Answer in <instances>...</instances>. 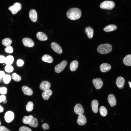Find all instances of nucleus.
I'll use <instances>...</instances> for the list:
<instances>
[{
  "label": "nucleus",
  "mask_w": 131,
  "mask_h": 131,
  "mask_svg": "<svg viewBox=\"0 0 131 131\" xmlns=\"http://www.w3.org/2000/svg\"><path fill=\"white\" fill-rule=\"evenodd\" d=\"M82 12L79 8H73L69 9L66 13V16L69 19L76 20L79 18L81 16Z\"/></svg>",
  "instance_id": "nucleus-1"
},
{
  "label": "nucleus",
  "mask_w": 131,
  "mask_h": 131,
  "mask_svg": "<svg viewBox=\"0 0 131 131\" xmlns=\"http://www.w3.org/2000/svg\"><path fill=\"white\" fill-rule=\"evenodd\" d=\"M112 49L111 45L108 43L104 44L99 45L97 48V51L102 54H105L110 52Z\"/></svg>",
  "instance_id": "nucleus-2"
},
{
  "label": "nucleus",
  "mask_w": 131,
  "mask_h": 131,
  "mask_svg": "<svg viewBox=\"0 0 131 131\" xmlns=\"http://www.w3.org/2000/svg\"><path fill=\"white\" fill-rule=\"evenodd\" d=\"M115 6V3L113 1L106 0L102 3L100 5V8L102 9L111 10Z\"/></svg>",
  "instance_id": "nucleus-3"
},
{
  "label": "nucleus",
  "mask_w": 131,
  "mask_h": 131,
  "mask_svg": "<svg viewBox=\"0 0 131 131\" xmlns=\"http://www.w3.org/2000/svg\"><path fill=\"white\" fill-rule=\"evenodd\" d=\"M21 5L19 3L16 2L13 6H10L8 8L9 10H11L12 14H16L18 11H20L21 8Z\"/></svg>",
  "instance_id": "nucleus-4"
},
{
  "label": "nucleus",
  "mask_w": 131,
  "mask_h": 131,
  "mask_svg": "<svg viewBox=\"0 0 131 131\" xmlns=\"http://www.w3.org/2000/svg\"><path fill=\"white\" fill-rule=\"evenodd\" d=\"M67 62L66 60H63L60 63L57 65L55 67V72L57 73L62 71L66 66Z\"/></svg>",
  "instance_id": "nucleus-5"
},
{
  "label": "nucleus",
  "mask_w": 131,
  "mask_h": 131,
  "mask_svg": "<svg viewBox=\"0 0 131 131\" xmlns=\"http://www.w3.org/2000/svg\"><path fill=\"white\" fill-rule=\"evenodd\" d=\"M23 45L25 46L28 47H32L34 46V43L31 39L28 38H24L22 40Z\"/></svg>",
  "instance_id": "nucleus-6"
},
{
  "label": "nucleus",
  "mask_w": 131,
  "mask_h": 131,
  "mask_svg": "<svg viewBox=\"0 0 131 131\" xmlns=\"http://www.w3.org/2000/svg\"><path fill=\"white\" fill-rule=\"evenodd\" d=\"M14 117V115L12 111H9L7 112L5 115L4 118L6 122L9 123L12 121Z\"/></svg>",
  "instance_id": "nucleus-7"
},
{
  "label": "nucleus",
  "mask_w": 131,
  "mask_h": 131,
  "mask_svg": "<svg viewBox=\"0 0 131 131\" xmlns=\"http://www.w3.org/2000/svg\"><path fill=\"white\" fill-rule=\"evenodd\" d=\"M94 85L97 89H100L103 85V82L100 78H97L93 79L92 81Z\"/></svg>",
  "instance_id": "nucleus-8"
},
{
  "label": "nucleus",
  "mask_w": 131,
  "mask_h": 131,
  "mask_svg": "<svg viewBox=\"0 0 131 131\" xmlns=\"http://www.w3.org/2000/svg\"><path fill=\"white\" fill-rule=\"evenodd\" d=\"M51 46L52 49L57 53L61 54L62 53V50L61 48L57 43L52 42L51 43Z\"/></svg>",
  "instance_id": "nucleus-9"
},
{
  "label": "nucleus",
  "mask_w": 131,
  "mask_h": 131,
  "mask_svg": "<svg viewBox=\"0 0 131 131\" xmlns=\"http://www.w3.org/2000/svg\"><path fill=\"white\" fill-rule=\"evenodd\" d=\"M75 113L79 115H83L84 113L83 108L82 105L79 104H76L74 108Z\"/></svg>",
  "instance_id": "nucleus-10"
},
{
  "label": "nucleus",
  "mask_w": 131,
  "mask_h": 131,
  "mask_svg": "<svg viewBox=\"0 0 131 131\" xmlns=\"http://www.w3.org/2000/svg\"><path fill=\"white\" fill-rule=\"evenodd\" d=\"M108 102L112 107L115 106L116 104V100L115 96L113 94L109 95L107 98Z\"/></svg>",
  "instance_id": "nucleus-11"
},
{
  "label": "nucleus",
  "mask_w": 131,
  "mask_h": 131,
  "mask_svg": "<svg viewBox=\"0 0 131 131\" xmlns=\"http://www.w3.org/2000/svg\"><path fill=\"white\" fill-rule=\"evenodd\" d=\"M50 86V84L49 82L47 81H43L40 83V88L41 90L44 91L49 89Z\"/></svg>",
  "instance_id": "nucleus-12"
},
{
  "label": "nucleus",
  "mask_w": 131,
  "mask_h": 131,
  "mask_svg": "<svg viewBox=\"0 0 131 131\" xmlns=\"http://www.w3.org/2000/svg\"><path fill=\"white\" fill-rule=\"evenodd\" d=\"M29 16L31 20L34 22L36 21L37 18V13L34 9H31L30 11Z\"/></svg>",
  "instance_id": "nucleus-13"
},
{
  "label": "nucleus",
  "mask_w": 131,
  "mask_h": 131,
  "mask_svg": "<svg viewBox=\"0 0 131 131\" xmlns=\"http://www.w3.org/2000/svg\"><path fill=\"white\" fill-rule=\"evenodd\" d=\"M125 80L123 77L120 76L116 79V83L117 86L120 89L123 88L124 86Z\"/></svg>",
  "instance_id": "nucleus-14"
},
{
  "label": "nucleus",
  "mask_w": 131,
  "mask_h": 131,
  "mask_svg": "<svg viewBox=\"0 0 131 131\" xmlns=\"http://www.w3.org/2000/svg\"><path fill=\"white\" fill-rule=\"evenodd\" d=\"M86 122V119L84 115H79L77 121L78 124L80 125H85Z\"/></svg>",
  "instance_id": "nucleus-15"
},
{
  "label": "nucleus",
  "mask_w": 131,
  "mask_h": 131,
  "mask_svg": "<svg viewBox=\"0 0 131 131\" xmlns=\"http://www.w3.org/2000/svg\"><path fill=\"white\" fill-rule=\"evenodd\" d=\"M111 65L107 63L102 64L100 66V71L103 72H106L109 71L111 69Z\"/></svg>",
  "instance_id": "nucleus-16"
},
{
  "label": "nucleus",
  "mask_w": 131,
  "mask_h": 131,
  "mask_svg": "<svg viewBox=\"0 0 131 131\" xmlns=\"http://www.w3.org/2000/svg\"><path fill=\"white\" fill-rule=\"evenodd\" d=\"M52 91L50 89L44 90L42 93V96L43 98L45 100H48L52 94Z\"/></svg>",
  "instance_id": "nucleus-17"
},
{
  "label": "nucleus",
  "mask_w": 131,
  "mask_h": 131,
  "mask_svg": "<svg viewBox=\"0 0 131 131\" xmlns=\"http://www.w3.org/2000/svg\"><path fill=\"white\" fill-rule=\"evenodd\" d=\"M22 90L24 93L25 95L30 96L33 94L32 90L28 87L24 86L22 88Z\"/></svg>",
  "instance_id": "nucleus-18"
},
{
  "label": "nucleus",
  "mask_w": 131,
  "mask_h": 131,
  "mask_svg": "<svg viewBox=\"0 0 131 131\" xmlns=\"http://www.w3.org/2000/svg\"><path fill=\"white\" fill-rule=\"evenodd\" d=\"M98 102L96 100H94L92 102V109L93 112L95 113H96L98 112Z\"/></svg>",
  "instance_id": "nucleus-19"
},
{
  "label": "nucleus",
  "mask_w": 131,
  "mask_h": 131,
  "mask_svg": "<svg viewBox=\"0 0 131 131\" xmlns=\"http://www.w3.org/2000/svg\"><path fill=\"white\" fill-rule=\"evenodd\" d=\"M85 31L89 38L91 39L93 37L94 31L92 28L90 26L87 27L85 28Z\"/></svg>",
  "instance_id": "nucleus-20"
},
{
  "label": "nucleus",
  "mask_w": 131,
  "mask_h": 131,
  "mask_svg": "<svg viewBox=\"0 0 131 131\" xmlns=\"http://www.w3.org/2000/svg\"><path fill=\"white\" fill-rule=\"evenodd\" d=\"M36 36L39 40L41 41H45L48 39L46 35L42 32H38L36 34Z\"/></svg>",
  "instance_id": "nucleus-21"
},
{
  "label": "nucleus",
  "mask_w": 131,
  "mask_h": 131,
  "mask_svg": "<svg viewBox=\"0 0 131 131\" xmlns=\"http://www.w3.org/2000/svg\"><path fill=\"white\" fill-rule=\"evenodd\" d=\"M123 62L125 65L131 66V54L128 55L125 57L123 59Z\"/></svg>",
  "instance_id": "nucleus-22"
},
{
  "label": "nucleus",
  "mask_w": 131,
  "mask_h": 131,
  "mask_svg": "<svg viewBox=\"0 0 131 131\" xmlns=\"http://www.w3.org/2000/svg\"><path fill=\"white\" fill-rule=\"evenodd\" d=\"M117 26L114 25H110L106 26L104 29V30L106 32L112 31L116 30L117 28Z\"/></svg>",
  "instance_id": "nucleus-23"
},
{
  "label": "nucleus",
  "mask_w": 131,
  "mask_h": 131,
  "mask_svg": "<svg viewBox=\"0 0 131 131\" xmlns=\"http://www.w3.org/2000/svg\"><path fill=\"white\" fill-rule=\"evenodd\" d=\"M41 60L44 62L49 63H51L53 61V59L52 57L47 54L43 55L42 57Z\"/></svg>",
  "instance_id": "nucleus-24"
},
{
  "label": "nucleus",
  "mask_w": 131,
  "mask_h": 131,
  "mask_svg": "<svg viewBox=\"0 0 131 131\" xmlns=\"http://www.w3.org/2000/svg\"><path fill=\"white\" fill-rule=\"evenodd\" d=\"M78 62L76 60L72 61L70 63V67L71 70L74 71L76 70L78 66Z\"/></svg>",
  "instance_id": "nucleus-25"
},
{
  "label": "nucleus",
  "mask_w": 131,
  "mask_h": 131,
  "mask_svg": "<svg viewBox=\"0 0 131 131\" xmlns=\"http://www.w3.org/2000/svg\"><path fill=\"white\" fill-rule=\"evenodd\" d=\"M28 124L30 126L32 127H37L38 125V122L37 119L35 117H33L28 123Z\"/></svg>",
  "instance_id": "nucleus-26"
},
{
  "label": "nucleus",
  "mask_w": 131,
  "mask_h": 131,
  "mask_svg": "<svg viewBox=\"0 0 131 131\" xmlns=\"http://www.w3.org/2000/svg\"><path fill=\"white\" fill-rule=\"evenodd\" d=\"M14 60L13 57L12 56L9 55L5 58V63L7 65H10L13 63Z\"/></svg>",
  "instance_id": "nucleus-27"
},
{
  "label": "nucleus",
  "mask_w": 131,
  "mask_h": 131,
  "mask_svg": "<svg viewBox=\"0 0 131 131\" xmlns=\"http://www.w3.org/2000/svg\"><path fill=\"white\" fill-rule=\"evenodd\" d=\"M12 43L11 40L9 38H7L3 39L2 41V44L5 46L7 47L10 46Z\"/></svg>",
  "instance_id": "nucleus-28"
},
{
  "label": "nucleus",
  "mask_w": 131,
  "mask_h": 131,
  "mask_svg": "<svg viewBox=\"0 0 131 131\" xmlns=\"http://www.w3.org/2000/svg\"><path fill=\"white\" fill-rule=\"evenodd\" d=\"M33 118V117L32 115H30L28 116H25L23 119V122L24 124H28Z\"/></svg>",
  "instance_id": "nucleus-29"
},
{
  "label": "nucleus",
  "mask_w": 131,
  "mask_h": 131,
  "mask_svg": "<svg viewBox=\"0 0 131 131\" xmlns=\"http://www.w3.org/2000/svg\"><path fill=\"white\" fill-rule=\"evenodd\" d=\"M100 113L103 117L106 116L107 114V111L106 108L104 106H101L99 108Z\"/></svg>",
  "instance_id": "nucleus-30"
},
{
  "label": "nucleus",
  "mask_w": 131,
  "mask_h": 131,
  "mask_svg": "<svg viewBox=\"0 0 131 131\" xmlns=\"http://www.w3.org/2000/svg\"><path fill=\"white\" fill-rule=\"evenodd\" d=\"M33 103L31 101H29L27 103L26 107V109L28 112L32 111L33 109Z\"/></svg>",
  "instance_id": "nucleus-31"
},
{
  "label": "nucleus",
  "mask_w": 131,
  "mask_h": 131,
  "mask_svg": "<svg viewBox=\"0 0 131 131\" xmlns=\"http://www.w3.org/2000/svg\"><path fill=\"white\" fill-rule=\"evenodd\" d=\"M3 81L6 84L8 83L11 80L10 76L8 74H5L3 77Z\"/></svg>",
  "instance_id": "nucleus-32"
},
{
  "label": "nucleus",
  "mask_w": 131,
  "mask_h": 131,
  "mask_svg": "<svg viewBox=\"0 0 131 131\" xmlns=\"http://www.w3.org/2000/svg\"><path fill=\"white\" fill-rule=\"evenodd\" d=\"M12 78L14 80L17 82H19L21 80V77L15 73L12 74Z\"/></svg>",
  "instance_id": "nucleus-33"
},
{
  "label": "nucleus",
  "mask_w": 131,
  "mask_h": 131,
  "mask_svg": "<svg viewBox=\"0 0 131 131\" xmlns=\"http://www.w3.org/2000/svg\"><path fill=\"white\" fill-rule=\"evenodd\" d=\"M5 69L7 72L11 73L13 71L14 68L11 65H7L5 67Z\"/></svg>",
  "instance_id": "nucleus-34"
},
{
  "label": "nucleus",
  "mask_w": 131,
  "mask_h": 131,
  "mask_svg": "<svg viewBox=\"0 0 131 131\" xmlns=\"http://www.w3.org/2000/svg\"><path fill=\"white\" fill-rule=\"evenodd\" d=\"M5 50L6 52L7 53H11L13 52V49L12 46H9L7 47L5 49Z\"/></svg>",
  "instance_id": "nucleus-35"
},
{
  "label": "nucleus",
  "mask_w": 131,
  "mask_h": 131,
  "mask_svg": "<svg viewBox=\"0 0 131 131\" xmlns=\"http://www.w3.org/2000/svg\"><path fill=\"white\" fill-rule=\"evenodd\" d=\"M7 92V89L6 87H0V93L3 94H6Z\"/></svg>",
  "instance_id": "nucleus-36"
},
{
  "label": "nucleus",
  "mask_w": 131,
  "mask_h": 131,
  "mask_svg": "<svg viewBox=\"0 0 131 131\" xmlns=\"http://www.w3.org/2000/svg\"><path fill=\"white\" fill-rule=\"evenodd\" d=\"M19 131H32L29 128L25 126H23L20 127Z\"/></svg>",
  "instance_id": "nucleus-37"
},
{
  "label": "nucleus",
  "mask_w": 131,
  "mask_h": 131,
  "mask_svg": "<svg viewBox=\"0 0 131 131\" xmlns=\"http://www.w3.org/2000/svg\"><path fill=\"white\" fill-rule=\"evenodd\" d=\"M24 64V61L20 59H18L16 62V65L18 67H21L23 66Z\"/></svg>",
  "instance_id": "nucleus-38"
},
{
  "label": "nucleus",
  "mask_w": 131,
  "mask_h": 131,
  "mask_svg": "<svg viewBox=\"0 0 131 131\" xmlns=\"http://www.w3.org/2000/svg\"><path fill=\"white\" fill-rule=\"evenodd\" d=\"M5 58L4 56L0 55V63H2L5 62Z\"/></svg>",
  "instance_id": "nucleus-39"
},
{
  "label": "nucleus",
  "mask_w": 131,
  "mask_h": 131,
  "mask_svg": "<svg viewBox=\"0 0 131 131\" xmlns=\"http://www.w3.org/2000/svg\"><path fill=\"white\" fill-rule=\"evenodd\" d=\"M42 127L43 129L45 130L49 129V128L48 125L46 123H44L43 124Z\"/></svg>",
  "instance_id": "nucleus-40"
},
{
  "label": "nucleus",
  "mask_w": 131,
  "mask_h": 131,
  "mask_svg": "<svg viewBox=\"0 0 131 131\" xmlns=\"http://www.w3.org/2000/svg\"><path fill=\"white\" fill-rule=\"evenodd\" d=\"M0 131H10L8 129L4 126H0Z\"/></svg>",
  "instance_id": "nucleus-41"
},
{
  "label": "nucleus",
  "mask_w": 131,
  "mask_h": 131,
  "mask_svg": "<svg viewBox=\"0 0 131 131\" xmlns=\"http://www.w3.org/2000/svg\"><path fill=\"white\" fill-rule=\"evenodd\" d=\"M6 97L4 95H2L0 96V103L3 102L6 99Z\"/></svg>",
  "instance_id": "nucleus-42"
},
{
  "label": "nucleus",
  "mask_w": 131,
  "mask_h": 131,
  "mask_svg": "<svg viewBox=\"0 0 131 131\" xmlns=\"http://www.w3.org/2000/svg\"><path fill=\"white\" fill-rule=\"evenodd\" d=\"M5 75L4 72L2 71H0V80L3 78Z\"/></svg>",
  "instance_id": "nucleus-43"
},
{
  "label": "nucleus",
  "mask_w": 131,
  "mask_h": 131,
  "mask_svg": "<svg viewBox=\"0 0 131 131\" xmlns=\"http://www.w3.org/2000/svg\"><path fill=\"white\" fill-rule=\"evenodd\" d=\"M4 110L3 108L0 105V113H1L3 112Z\"/></svg>",
  "instance_id": "nucleus-44"
},
{
  "label": "nucleus",
  "mask_w": 131,
  "mask_h": 131,
  "mask_svg": "<svg viewBox=\"0 0 131 131\" xmlns=\"http://www.w3.org/2000/svg\"><path fill=\"white\" fill-rule=\"evenodd\" d=\"M3 103L4 104H6V103L7 102V100L6 99L5 100L3 101Z\"/></svg>",
  "instance_id": "nucleus-45"
},
{
  "label": "nucleus",
  "mask_w": 131,
  "mask_h": 131,
  "mask_svg": "<svg viewBox=\"0 0 131 131\" xmlns=\"http://www.w3.org/2000/svg\"><path fill=\"white\" fill-rule=\"evenodd\" d=\"M128 83L130 85V87L131 88V82H129Z\"/></svg>",
  "instance_id": "nucleus-46"
},
{
  "label": "nucleus",
  "mask_w": 131,
  "mask_h": 131,
  "mask_svg": "<svg viewBox=\"0 0 131 131\" xmlns=\"http://www.w3.org/2000/svg\"><path fill=\"white\" fill-rule=\"evenodd\" d=\"M0 124H1V123H0Z\"/></svg>",
  "instance_id": "nucleus-47"
}]
</instances>
